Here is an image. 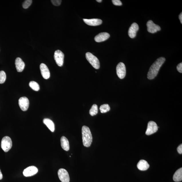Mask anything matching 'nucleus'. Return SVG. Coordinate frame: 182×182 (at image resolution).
<instances>
[{"instance_id": "nucleus-1", "label": "nucleus", "mask_w": 182, "mask_h": 182, "mask_svg": "<svg viewBox=\"0 0 182 182\" xmlns=\"http://www.w3.org/2000/svg\"><path fill=\"white\" fill-rule=\"evenodd\" d=\"M165 61L164 58H159L153 64L149 69L147 74V78L149 80L155 78L158 73L161 66Z\"/></svg>"}, {"instance_id": "nucleus-2", "label": "nucleus", "mask_w": 182, "mask_h": 182, "mask_svg": "<svg viewBox=\"0 0 182 182\" xmlns=\"http://www.w3.org/2000/svg\"><path fill=\"white\" fill-rule=\"evenodd\" d=\"M82 133L83 145L87 147H90L92 143V137L90 128L86 126H83Z\"/></svg>"}, {"instance_id": "nucleus-3", "label": "nucleus", "mask_w": 182, "mask_h": 182, "mask_svg": "<svg viewBox=\"0 0 182 182\" xmlns=\"http://www.w3.org/2000/svg\"><path fill=\"white\" fill-rule=\"evenodd\" d=\"M86 58L88 61L90 62L93 67L96 69H99L100 68V63L99 60L92 54L87 52L86 54Z\"/></svg>"}, {"instance_id": "nucleus-4", "label": "nucleus", "mask_w": 182, "mask_h": 182, "mask_svg": "<svg viewBox=\"0 0 182 182\" xmlns=\"http://www.w3.org/2000/svg\"><path fill=\"white\" fill-rule=\"evenodd\" d=\"M12 146V142L11 138L8 136L3 137L1 141V147L5 152H7Z\"/></svg>"}, {"instance_id": "nucleus-5", "label": "nucleus", "mask_w": 182, "mask_h": 182, "mask_svg": "<svg viewBox=\"0 0 182 182\" xmlns=\"http://www.w3.org/2000/svg\"><path fill=\"white\" fill-rule=\"evenodd\" d=\"M54 58L57 64L59 67H62L64 62V54L60 50H57L55 52Z\"/></svg>"}, {"instance_id": "nucleus-6", "label": "nucleus", "mask_w": 182, "mask_h": 182, "mask_svg": "<svg viewBox=\"0 0 182 182\" xmlns=\"http://www.w3.org/2000/svg\"><path fill=\"white\" fill-rule=\"evenodd\" d=\"M117 76L120 79L124 78L126 75V67L125 64L122 62H120L118 64L116 68Z\"/></svg>"}, {"instance_id": "nucleus-7", "label": "nucleus", "mask_w": 182, "mask_h": 182, "mask_svg": "<svg viewBox=\"0 0 182 182\" xmlns=\"http://www.w3.org/2000/svg\"><path fill=\"white\" fill-rule=\"evenodd\" d=\"M158 127L156 123L152 121H150L148 124L147 128L146 131V134L151 135L156 132L158 130Z\"/></svg>"}, {"instance_id": "nucleus-8", "label": "nucleus", "mask_w": 182, "mask_h": 182, "mask_svg": "<svg viewBox=\"0 0 182 182\" xmlns=\"http://www.w3.org/2000/svg\"><path fill=\"white\" fill-rule=\"evenodd\" d=\"M58 175L60 181L62 182H69L70 177L67 171L63 168L58 170Z\"/></svg>"}, {"instance_id": "nucleus-9", "label": "nucleus", "mask_w": 182, "mask_h": 182, "mask_svg": "<svg viewBox=\"0 0 182 182\" xmlns=\"http://www.w3.org/2000/svg\"><path fill=\"white\" fill-rule=\"evenodd\" d=\"M147 31L150 33H154L161 29L160 26L155 24L152 20L149 21L147 23Z\"/></svg>"}, {"instance_id": "nucleus-10", "label": "nucleus", "mask_w": 182, "mask_h": 182, "mask_svg": "<svg viewBox=\"0 0 182 182\" xmlns=\"http://www.w3.org/2000/svg\"><path fill=\"white\" fill-rule=\"evenodd\" d=\"M19 105L22 111H27L29 106V100L26 97H22L19 100Z\"/></svg>"}, {"instance_id": "nucleus-11", "label": "nucleus", "mask_w": 182, "mask_h": 182, "mask_svg": "<svg viewBox=\"0 0 182 182\" xmlns=\"http://www.w3.org/2000/svg\"><path fill=\"white\" fill-rule=\"evenodd\" d=\"M38 171L36 167L31 166L28 167L25 169L23 171L24 175L25 177H30L35 175Z\"/></svg>"}, {"instance_id": "nucleus-12", "label": "nucleus", "mask_w": 182, "mask_h": 182, "mask_svg": "<svg viewBox=\"0 0 182 182\" xmlns=\"http://www.w3.org/2000/svg\"><path fill=\"white\" fill-rule=\"evenodd\" d=\"M40 69L41 75L43 78L48 79L50 77V72L48 67L44 64L42 63L40 65Z\"/></svg>"}, {"instance_id": "nucleus-13", "label": "nucleus", "mask_w": 182, "mask_h": 182, "mask_svg": "<svg viewBox=\"0 0 182 182\" xmlns=\"http://www.w3.org/2000/svg\"><path fill=\"white\" fill-rule=\"evenodd\" d=\"M138 30H139V26L138 25L134 23L131 25L129 29L128 34L129 36L131 38H134L136 36V33Z\"/></svg>"}, {"instance_id": "nucleus-14", "label": "nucleus", "mask_w": 182, "mask_h": 182, "mask_svg": "<svg viewBox=\"0 0 182 182\" xmlns=\"http://www.w3.org/2000/svg\"><path fill=\"white\" fill-rule=\"evenodd\" d=\"M110 37V35L108 33L104 32L96 35L94 37V40L96 42H101L108 39Z\"/></svg>"}, {"instance_id": "nucleus-15", "label": "nucleus", "mask_w": 182, "mask_h": 182, "mask_svg": "<svg viewBox=\"0 0 182 182\" xmlns=\"http://www.w3.org/2000/svg\"><path fill=\"white\" fill-rule=\"evenodd\" d=\"M83 20L85 23L90 26L99 25L102 23V21L98 19H84Z\"/></svg>"}, {"instance_id": "nucleus-16", "label": "nucleus", "mask_w": 182, "mask_h": 182, "mask_svg": "<svg viewBox=\"0 0 182 182\" xmlns=\"http://www.w3.org/2000/svg\"><path fill=\"white\" fill-rule=\"evenodd\" d=\"M15 64L18 72H21L23 71L25 66V64L21 58H17L15 60Z\"/></svg>"}, {"instance_id": "nucleus-17", "label": "nucleus", "mask_w": 182, "mask_h": 182, "mask_svg": "<svg viewBox=\"0 0 182 182\" xmlns=\"http://www.w3.org/2000/svg\"><path fill=\"white\" fill-rule=\"evenodd\" d=\"M137 168L140 170L145 171L149 168V165L147 161L141 160L137 165Z\"/></svg>"}, {"instance_id": "nucleus-18", "label": "nucleus", "mask_w": 182, "mask_h": 182, "mask_svg": "<svg viewBox=\"0 0 182 182\" xmlns=\"http://www.w3.org/2000/svg\"><path fill=\"white\" fill-rule=\"evenodd\" d=\"M61 145L64 151H68L70 149L69 141L65 136H62L60 139Z\"/></svg>"}, {"instance_id": "nucleus-19", "label": "nucleus", "mask_w": 182, "mask_h": 182, "mask_svg": "<svg viewBox=\"0 0 182 182\" xmlns=\"http://www.w3.org/2000/svg\"><path fill=\"white\" fill-rule=\"evenodd\" d=\"M43 122L46 125L52 132H54L55 130L54 123L51 119L48 118H45L43 119Z\"/></svg>"}, {"instance_id": "nucleus-20", "label": "nucleus", "mask_w": 182, "mask_h": 182, "mask_svg": "<svg viewBox=\"0 0 182 182\" xmlns=\"http://www.w3.org/2000/svg\"><path fill=\"white\" fill-rule=\"evenodd\" d=\"M173 179L175 182H180L182 180V168L177 170L173 176Z\"/></svg>"}, {"instance_id": "nucleus-21", "label": "nucleus", "mask_w": 182, "mask_h": 182, "mask_svg": "<svg viewBox=\"0 0 182 182\" xmlns=\"http://www.w3.org/2000/svg\"><path fill=\"white\" fill-rule=\"evenodd\" d=\"M100 109L101 113H105L110 111V108L108 104H104L100 106Z\"/></svg>"}, {"instance_id": "nucleus-22", "label": "nucleus", "mask_w": 182, "mask_h": 182, "mask_svg": "<svg viewBox=\"0 0 182 182\" xmlns=\"http://www.w3.org/2000/svg\"><path fill=\"white\" fill-rule=\"evenodd\" d=\"M98 111V106L96 105V104H94L90 110V114L92 116H94L97 114Z\"/></svg>"}, {"instance_id": "nucleus-23", "label": "nucleus", "mask_w": 182, "mask_h": 182, "mask_svg": "<svg viewBox=\"0 0 182 182\" xmlns=\"http://www.w3.org/2000/svg\"><path fill=\"white\" fill-rule=\"evenodd\" d=\"M29 86L34 90L38 91L39 90V84L35 81H30L29 83Z\"/></svg>"}, {"instance_id": "nucleus-24", "label": "nucleus", "mask_w": 182, "mask_h": 182, "mask_svg": "<svg viewBox=\"0 0 182 182\" xmlns=\"http://www.w3.org/2000/svg\"><path fill=\"white\" fill-rule=\"evenodd\" d=\"M6 79V75L4 71H0V84H3Z\"/></svg>"}, {"instance_id": "nucleus-25", "label": "nucleus", "mask_w": 182, "mask_h": 182, "mask_svg": "<svg viewBox=\"0 0 182 182\" xmlns=\"http://www.w3.org/2000/svg\"><path fill=\"white\" fill-rule=\"evenodd\" d=\"M32 3V0H26L23 3V7L24 9H27L31 5Z\"/></svg>"}, {"instance_id": "nucleus-26", "label": "nucleus", "mask_w": 182, "mask_h": 182, "mask_svg": "<svg viewBox=\"0 0 182 182\" xmlns=\"http://www.w3.org/2000/svg\"><path fill=\"white\" fill-rule=\"evenodd\" d=\"M51 1L53 5L55 6H58L61 4L62 1L60 0H52Z\"/></svg>"}, {"instance_id": "nucleus-27", "label": "nucleus", "mask_w": 182, "mask_h": 182, "mask_svg": "<svg viewBox=\"0 0 182 182\" xmlns=\"http://www.w3.org/2000/svg\"><path fill=\"white\" fill-rule=\"evenodd\" d=\"M112 2L113 4L115 5L120 6L122 5V3L119 0H113Z\"/></svg>"}, {"instance_id": "nucleus-28", "label": "nucleus", "mask_w": 182, "mask_h": 182, "mask_svg": "<svg viewBox=\"0 0 182 182\" xmlns=\"http://www.w3.org/2000/svg\"><path fill=\"white\" fill-rule=\"evenodd\" d=\"M177 69L178 72H179L182 73V63H180L177 66Z\"/></svg>"}, {"instance_id": "nucleus-29", "label": "nucleus", "mask_w": 182, "mask_h": 182, "mask_svg": "<svg viewBox=\"0 0 182 182\" xmlns=\"http://www.w3.org/2000/svg\"><path fill=\"white\" fill-rule=\"evenodd\" d=\"M177 151L179 153V154H181L182 153V145L181 144L180 145L179 147H177Z\"/></svg>"}, {"instance_id": "nucleus-30", "label": "nucleus", "mask_w": 182, "mask_h": 182, "mask_svg": "<svg viewBox=\"0 0 182 182\" xmlns=\"http://www.w3.org/2000/svg\"><path fill=\"white\" fill-rule=\"evenodd\" d=\"M179 18L181 21V24H182V13H181L179 16Z\"/></svg>"}, {"instance_id": "nucleus-31", "label": "nucleus", "mask_w": 182, "mask_h": 182, "mask_svg": "<svg viewBox=\"0 0 182 182\" xmlns=\"http://www.w3.org/2000/svg\"><path fill=\"white\" fill-rule=\"evenodd\" d=\"M3 177V174L1 173V170H0V180L2 179Z\"/></svg>"}, {"instance_id": "nucleus-32", "label": "nucleus", "mask_w": 182, "mask_h": 182, "mask_svg": "<svg viewBox=\"0 0 182 182\" xmlns=\"http://www.w3.org/2000/svg\"><path fill=\"white\" fill-rule=\"evenodd\" d=\"M97 1L98 2V3H101L102 2V0H97V1Z\"/></svg>"}]
</instances>
